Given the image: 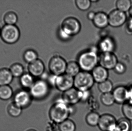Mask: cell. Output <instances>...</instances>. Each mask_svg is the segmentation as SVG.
Here are the masks:
<instances>
[{
    "label": "cell",
    "instance_id": "6da1fadb",
    "mask_svg": "<svg viewBox=\"0 0 132 131\" xmlns=\"http://www.w3.org/2000/svg\"><path fill=\"white\" fill-rule=\"evenodd\" d=\"M98 48L92 47L88 51L82 52L78 56L77 62L81 70L90 72L97 66L99 62Z\"/></svg>",
    "mask_w": 132,
    "mask_h": 131
},
{
    "label": "cell",
    "instance_id": "52a82bcc",
    "mask_svg": "<svg viewBox=\"0 0 132 131\" xmlns=\"http://www.w3.org/2000/svg\"><path fill=\"white\" fill-rule=\"evenodd\" d=\"M60 28L67 34L72 37L79 34L81 29V25L77 18L69 17L63 21Z\"/></svg>",
    "mask_w": 132,
    "mask_h": 131
},
{
    "label": "cell",
    "instance_id": "3957f363",
    "mask_svg": "<svg viewBox=\"0 0 132 131\" xmlns=\"http://www.w3.org/2000/svg\"><path fill=\"white\" fill-rule=\"evenodd\" d=\"M95 82L91 73L82 71L74 77V87L80 91L90 90Z\"/></svg>",
    "mask_w": 132,
    "mask_h": 131
},
{
    "label": "cell",
    "instance_id": "1f68e13d",
    "mask_svg": "<svg viewBox=\"0 0 132 131\" xmlns=\"http://www.w3.org/2000/svg\"><path fill=\"white\" fill-rule=\"evenodd\" d=\"M117 9L125 12L129 11L131 7V3L129 0H118L116 3Z\"/></svg>",
    "mask_w": 132,
    "mask_h": 131
},
{
    "label": "cell",
    "instance_id": "277c9868",
    "mask_svg": "<svg viewBox=\"0 0 132 131\" xmlns=\"http://www.w3.org/2000/svg\"><path fill=\"white\" fill-rule=\"evenodd\" d=\"M1 36L2 40L8 44H14L20 38V31L15 25H4L1 29Z\"/></svg>",
    "mask_w": 132,
    "mask_h": 131
},
{
    "label": "cell",
    "instance_id": "4dcf8cb0",
    "mask_svg": "<svg viewBox=\"0 0 132 131\" xmlns=\"http://www.w3.org/2000/svg\"><path fill=\"white\" fill-rule=\"evenodd\" d=\"M101 101L104 105L107 107L112 106L115 102L112 93L102 94L101 97Z\"/></svg>",
    "mask_w": 132,
    "mask_h": 131
},
{
    "label": "cell",
    "instance_id": "603a6c76",
    "mask_svg": "<svg viewBox=\"0 0 132 131\" xmlns=\"http://www.w3.org/2000/svg\"><path fill=\"white\" fill-rule=\"evenodd\" d=\"M101 115L96 112L92 111L86 117L85 120L88 125L91 127L98 126Z\"/></svg>",
    "mask_w": 132,
    "mask_h": 131
},
{
    "label": "cell",
    "instance_id": "cb8c5ba5",
    "mask_svg": "<svg viewBox=\"0 0 132 131\" xmlns=\"http://www.w3.org/2000/svg\"><path fill=\"white\" fill-rule=\"evenodd\" d=\"M22 108L16 105L14 102L9 104L7 107V112L9 116L13 118L19 117L22 113Z\"/></svg>",
    "mask_w": 132,
    "mask_h": 131
},
{
    "label": "cell",
    "instance_id": "30bf717a",
    "mask_svg": "<svg viewBox=\"0 0 132 131\" xmlns=\"http://www.w3.org/2000/svg\"><path fill=\"white\" fill-rule=\"evenodd\" d=\"M117 122L113 115L104 114L101 115L98 127L102 131H116Z\"/></svg>",
    "mask_w": 132,
    "mask_h": 131
},
{
    "label": "cell",
    "instance_id": "9c48e42d",
    "mask_svg": "<svg viewBox=\"0 0 132 131\" xmlns=\"http://www.w3.org/2000/svg\"><path fill=\"white\" fill-rule=\"evenodd\" d=\"M32 99L29 92L24 89L18 91L14 94L13 102L23 109L29 107Z\"/></svg>",
    "mask_w": 132,
    "mask_h": 131
},
{
    "label": "cell",
    "instance_id": "5bb4252c",
    "mask_svg": "<svg viewBox=\"0 0 132 131\" xmlns=\"http://www.w3.org/2000/svg\"><path fill=\"white\" fill-rule=\"evenodd\" d=\"M28 69L29 74L33 77H41L45 72V65L42 60L38 59L29 64Z\"/></svg>",
    "mask_w": 132,
    "mask_h": 131
},
{
    "label": "cell",
    "instance_id": "7a4b0ae2",
    "mask_svg": "<svg viewBox=\"0 0 132 131\" xmlns=\"http://www.w3.org/2000/svg\"><path fill=\"white\" fill-rule=\"evenodd\" d=\"M70 107L62 100L54 103L49 112V115L52 121L59 125L68 119L72 112Z\"/></svg>",
    "mask_w": 132,
    "mask_h": 131
},
{
    "label": "cell",
    "instance_id": "d590c367",
    "mask_svg": "<svg viewBox=\"0 0 132 131\" xmlns=\"http://www.w3.org/2000/svg\"><path fill=\"white\" fill-rule=\"evenodd\" d=\"M59 36L61 40L64 41H68L71 37L67 34L61 28L59 30Z\"/></svg>",
    "mask_w": 132,
    "mask_h": 131
},
{
    "label": "cell",
    "instance_id": "60d3db41",
    "mask_svg": "<svg viewBox=\"0 0 132 131\" xmlns=\"http://www.w3.org/2000/svg\"><path fill=\"white\" fill-rule=\"evenodd\" d=\"M26 131H37L36 130H35V129H29V130H27Z\"/></svg>",
    "mask_w": 132,
    "mask_h": 131
},
{
    "label": "cell",
    "instance_id": "8fae6325",
    "mask_svg": "<svg viewBox=\"0 0 132 131\" xmlns=\"http://www.w3.org/2000/svg\"><path fill=\"white\" fill-rule=\"evenodd\" d=\"M126 14L118 9L114 10L108 15L109 24L114 27H118L122 25L126 21Z\"/></svg>",
    "mask_w": 132,
    "mask_h": 131
},
{
    "label": "cell",
    "instance_id": "2e32d148",
    "mask_svg": "<svg viewBox=\"0 0 132 131\" xmlns=\"http://www.w3.org/2000/svg\"><path fill=\"white\" fill-rule=\"evenodd\" d=\"M92 75L95 82L99 84L108 80V70L101 65H97L92 71Z\"/></svg>",
    "mask_w": 132,
    "mask_h": 131
},
{
    "label": "cell",
    "instance_id": "d4e9b609",
    "mask_svg": "<svg viewBox=\"0 0 132 131\" xmlns=\"http://www.w3.org/2000/svg\"><path fill=\"white\" fill-rule=\"evenodd\" d=\"M131 124L130 121L122 118L118 121L116 124V131H131Z\"/></svg>",
    "mask_w": 132,
    "mask_h": 131
},
{
    "label": "cell",
    "instance_id": "f546056e",
    "mask_svg": "<svg viewBox=\"0 0 132 131\" xmlns=\"http://www.w3.org/2000/svg\"><path fill=\"white\" fill-rule=\"evenodd\" d=\"M98 90L102 94L111 93L113 90V84L112 82L107 80L98 84Z\"/></svg>",
    "mask_w": 132,
    "mask_h": 131
},
{
    "label": "cell",
    "instance_id": "83f0119b",
    "mask_svg": "<svg viewBox=\"0 0 132 131\" xmlns=\"http://www.w3.org/2000/svg\"><path fill=\"white\" fill-rule=\"evenodd\" d=\"M4 20L6 25H15L18 21V15L14 12H8L4 16Z\"/></svg>",
    "mask_w": 132,
    "mask_h": 131
},
{
    "label": "cell",
    "instance_id": "74e56055",
    "mask_svg": "<svg viewBox=\"0 0 132 131\" xmlns=\"http://www.w3.org/2000/svg\"><path fill=\"white\" fill-rule=\"evenodd\" d=\"M128 101L132 102V85L127 88Z\"/></svg>",
    "mask_w": 132,
    "mask_h": 131
},
{
    "label": "cell",
    "instance_id": "ffe728a7",
    "mask_svg": "<svg viewBox=\"0 0 132 131\" xmlns=\"http://www.w3.org/2000/svg\"><path fill=\"white\" fill-rule=\"evenodd\" d=\"M35 82L34 77L29 73H24L20 77V84L25 90H30Z\"/></svg>",
    "mask_w": 132,
    "mask_h": 131
},
{
    "label": "cell",
    "instance_id": "d6986e66",
    "mask_svg": "<svg viewBox=\"0 0 132 131\" xmlns=\"http://www.w3.org/2000/svg\"><path fill=\"white\" fill-rule=\"evenodd\" d=\"M13 77L9 69H0V86L9 85L12 82Z\"/></svg>",
    "mask_w": 132,
    "mask_h": 131
},
{
    "label": "cell",
    "instance_id": "f35d334b",
    "mask_svg": "<svg viewBox=\"0 0 132 131\" xmlns=\"http://www.w3.org/2000/svg\"><path fill=\"white\" fill-rule=\"evenodd\" d=\"M96 13H95L94 12L90 11L88 13L87 15V17L88 19L90 21H93L95 17V15Z\"/></svg>",
    "mask_w": 132,
    "mask_h": 131
},
{
    "label": "cell",
    "instance_id": "44dd1931",
    "mask_svg": "<svg viewBox=\"0 0 132 131\" xmlns=\"http://www.w3.org/2000/svg\"><path fill=\"white\" fill-rule=\"evenodd\" d=\"M80 68L77 62L71 61L67 63L65 74L74 77L80 72Z\"/></svg>",
    "mask_w": 132,
    "mask_h": 131
},
{
    "label": "cell",
    "instance_id": "8992f818",
    "mask_svg": "<svg viewBox=\"0 0 132 131\" xmlns=\"http://www.w3.org/2000/svg\"><path fill=\"white\" fill-rule=\"evenodd\" d=\"M67 63L63 58L55 55L50 59L48 67L51 74L58 76L65 73Z\"/></svg>",
    "mask_w": 132,
    "mask_h": 131
},
{
    "label": "cell",
    "instance_id": "9a60e30c",
    "mask_svg": "<svg viewBox=\"0 0 132 131\" xmlns=\"http://www.w3.org/2000/svg\"><path fill=\"white\" fill-rule=\"evenodd\" d=\"M115 48L114 41L111 37H104L98 44V50L102 53H113Z\"/></svg>",
    "mask_w": 132,
    "mask_h": 131
},
{
    "label": "cell",
    "instance_id": "8d00e7d4",
    "mask_svg": "<svg viewBox=\"0 0 132 131\" xmlns=\"http://www.w3.org/2000/svg\"><path fill=\"white\" fill-rule=\"evenodd\" d=\"M126 31L128 34L130 35H132V18H131L128 23L127 24Z\"/></svg>",
    "mask_w": 132,
    "mask_h": 131
},
{
    "label": "cell",
    "instance_id": "ba28073f",
    "mask_svg": "<svg viewBox=\"0 0 132 131\" xmlns=\"http://www.w3.org/2000/svg\"><path fill=\"white\" fill-rule=\"evenodd\" d=\"M53 85L57 90L63 93L73 87L74 77L65 73L56 76Z\"/></svg>",
    "mask_w": 132,
    "mask_h": 131
},
{
    "label": "cell",
    "instance_id": "ac0fdd59",
    "mask_svg": "<svg viewBox=\"0 0 132 131\" xmlns=\"http://www.w3.org/2000/svg\"><path fill=\"white\" fill-rule=\"evenodd\" d=\"M93 21L94 25L99 28H104L109 25L108 15L104 12H97Z\"/></svg>",
    "mask_w": 132,
    "mask_h": 131
},
{
    "label": "cell",
    "instance_id": "484cf974",
    "mask_svg": "<svg viewBox=\"0 0 132 131\" xmlns=\"http://www.w3.org/2000/svg\"><path fill=\"white\" fill-rule=\"evenodd\" d=\"M60 131H75L76 126L75 123L70 119H67L59 124Z\"/></svg>",
    "mask_w": 132,
    "mask_h": 131
},
{
    "label": "cell",
    "instance_id": "e0dca14e",
    "mask_svg": "<svg viewBox=\"0 0 132 131\" xmlns=\"http://www.w3.org/2000/svg\"><path fill=\"white\" fill-rule=\"evenodd\" d=\"M112 95L115 101L118 104H125L128 101L127 88L123 86H118L114 89Z\"/></svg>",
    "mask_w": 132,
    "mask_h": 131
},
{
    "label": "cell",
    "instance_id": "ab89813d",
    "mask_svg": "<svg viewBox=\"0 0 132 131\" xmlns=\"http://www.w3.org/2000/svg\"><path fill=\"white\" fill-rule=\"evenodd\" d=\"M129 11V14H130V15L131 17V18H132V6L131 7V8H130Z\"/></svg>",
    "mask_w": 132,
    "mask_h": 131
},
{
    "label": "cell",
    "instance_id": "f1b7e54d",
    "mask_svg": "<svg viewBox=\"0 0 132 131\" xmlns=\"http://www.w3.org/2000/svg\"><path fill=\"white\" fill-rule=\"evenodd\" d=\"M23 58L25 61L29 64L38 59L37 52L32 49H28L26 51L23 55Z\"/></svg>",
    "mask_w": 132,
    "mask_h": 131
},
{
    "label": "cell",
    "instance_id": "7402d4cb",
    "mask_svg": "<svg viewBox=\"0 0 132 131\" xmlns=\"http://www.w3.org/2000/svg\"><path fill=\"white\" fill-rule=\"evenodd\" d=\"M12 88L9 85L0 86V100H8L14 96Z\"/></svg>",
    "mask_w": 132,
    "mask_h": 131
},
{
    "label": "cell",
    "instance_id": "5b68a950",
    "mask_svg": "<svg viewBox=\"0 0 132 131\" xmlns=\"http://www.w3.org/2000/svg\"><path fill=\"white\" fill-rule=\"evenodd\" d=\"M50 92L49 83L45 80H39L35 82L29 90L33 99L42 100L47 97Z\"/></svg>",
    "mask_w": 132,
    "mask_h": 131
},
{
    "label": "cell",
    "instance_id": "e575fe53",
    "mask_svg": "<svg viewBox=\"0 0 132 131\" xmlns=\"http://www.w3.org/2000/svg\"><path fill=\"white\" fill-rule=\"evenodd\" d=\"M115 71L119 74H122L125 72L126 70V67L125 65L121 62H118L115 67Z\"/></svg>",
    "mask_w": 132,
    "mask_h": 131
},
{
    "label": "cell",
    "instance_id": "4316f807",
    "mask_svg": "<svg viewBox=\"0 0 132 131\" xmlns=\"http://www.w3.org/2000/svg\"><path fill=\"white\" fill-rule=\"evenodd\" d=\"M13 77H20L24 74L23 66L19 63H15L12 64L9 68Z\"/></svg>",
    "mask_w": 132,
    "mask_h": 131
},
{
    "label": "cell",
    "instance_id": "4fadbf2b",
    "mask_svg": "<svg viewBox=\"0 0 132 131\" xmlns=\"http://www.w3.org/2000/svg\"><path fill=\"white\" fill-rule=\"evenodd\" d=\"M62 100L68 105H75L81 101L80 92L73 87L63 93Z\"/></svg>",
    "mask_w": 132,
    "mask_h": 131
},
{
    "label": "cell",
    "instance_id": "d6a6232c",
    "mask_svg": "<svg viewBox=\"0 0 132 131\" xmlns=\"http://www.w3.org/2000/svg\"><path fill=\"white\" fill-rule=\"evenodd\" d=\"M122 112L126 118L132 120V102L128 101L123 104Z\"/></svg>",
    "mask_w": 132,
    "mask_h": 131
},
{
    "label": "cell",
    "instance_id": "836d02e7",
    "mask_svg": "<svg viewBox=\"0 0 132 131\" xmlns=\"http://www.w3.org/2000/svg\"><path fill=\"white\" fill-rule=\"evenodd\" d=\"M92 2L90 0H77L75 4L77 7L81 11H87L90 7Z\"/></svg>",
    "mask_w": 132,
    "mask_h": 131
},
{
    "label": "cell",
    "instance_id": "b9f144b4",
    "mask_svg": "<svg viewBox=\"0 0 132 131\" xmlns=\"http://www.w3.org/2000/svg\"><path fill=\"white\" fill-rule=\"evenodd\" d=\"M1 29L0 28V35H1Z\"/></svg>",
    "mask_w": 132,
    "mask_h": 131
},
{
    "label": "cell",
    "instance_id": "7c38bea8",
    "mask_svg": "<svg viewBox=\"0 0 132 131\" xmlns=\"http://www.w3.org/2000/svg\"><path fill=\"white\" fill-rule=\"evenodd\" d=\"M118 63L117 57L113 53H102L99 56L100 65L107 70L114 69Z\"/></svg>",
    "mask_w": 132,
    "mask_h": 131
}]
</instances>
